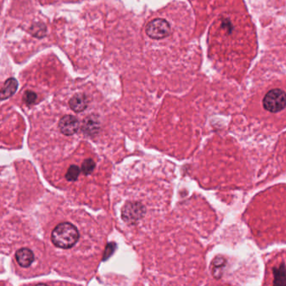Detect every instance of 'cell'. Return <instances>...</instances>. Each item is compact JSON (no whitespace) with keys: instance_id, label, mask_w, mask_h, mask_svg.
Instances as JSON below:
<instances>
[{"instance_id":"cell-3","label":"cell","mask_w":286,"mask_h":286,"mask_svg":"<svg viewBox=\"0 0 286 286\" xmlns=\"http://www.w3.org/2000/svg\"><path fill=\"white\" fill-rule=\"evenodd\" d=\"M147 36L154 40H161L170 34V26L163 19H155L148 24L145 29Z\"/></svg>"},{"instance_id":"cell-1","label":"cell","mask_w":286,"mask_h":286,"mask_svg":"<svg viewBox=\"0 0 286 286\" xmlns=\"http://www.w3.org/2000/svg\"><path fill=\"white\" fill-rule=\"evenodd\" d=\"M77 228L70 223H62L56 226L51 233V241L58 248L67 249L73 247L78 241Z\"/></svg>"},{"instance_id":"cell-4","label":"cell","mask_w":286,"mask_h":286,"mask_svg":"<svg viewBox=\"0 0 286 286\" xmlns=\"http://www.w3.org/2000/svg\"><path fill=\"white\" fill-rule=\"evenodd\" d=\"M145 209L139 203H128L122 210V218L127 223L134 224L143 218Z\"/></svg>"},{"instance_id":"cell-6","label":"cell","mask_w":286,"mask_h":286,"mask_svg":"<svg viewBox=\"0 0 286 286\" xmlns=\"http://www.w3.org/2000/svg\"><path fill=\"white\" fill-rule=\"evenodd\" d=\"M16 258L19 265L26 268L31 265V263H33L35 259L34 253L31 249L29 248H23L19 249L16 253Z\"/></svg>"},{"instance_id":"cell-11","label":"cell","mask_w":286,"mask_h":286,"mask_svg":"<svg viewBox=\"0 0 286 286\" xmlns=\"http://www.w3.org/2000/svg\"><path fill=\"white\" fill-rule=\"evenodd\" d=\"M95 168V163L91 159H86L81 165V170L85 175H89L93 171Z\"/></svg>"},{"instance_id":"cell-5","label":"cell","mask_w":286,"mask_h":286,"mask_svg":"<svg viewBox=\"0 0 286 286\" xmlns=\"http://www.w3.org/2000/svg\"><path fill=\"white\" fill-rule=\"evenodd\" d=\"M79 129L78 119L72 115L62 117L59 122V129L64 135L70 136L76 134Z\"/></svg>"},{"instance_id":"cell-8","label":"cell","mask_w":286,"mask_h":286,"mask_svg":"<svg viewBox=\"0 0 286 286\" xmlns=\"http://www.w3.org/2000/svg\"><path fill=\"white\" fill-rule=\"evenodd\" d=\"M18 81L16 78H9L7 81L4 84L2 90H1V99L6 100V99L13 96L16 93L17 89H18Z\"/></svg>"},{"instance_id":"cell-10","label":"cell","mask_w":286,"mask_h":286,"mask_svg":"<svg viewBox=\"0 0 286 286\" xmlns=\"http://www.w3.org/2000/svg\"><path fill=\"white\" fill-rule=\"evenodd\" d=\"M80 172H81V170H80V168L77 165H71L66 174V180H68V181L76 180V179L78 178L79 175H80Z\"/></svg>"},{"instance_id":"cell-2","label":"cell","mask_w":286,"mask_h":286,"mask_svg":"<svg viewBox=\"0 0 286 286\" xmlns=\"http://www.w3.org/2000/svg\"><path fill=\"white\" fill-rule=\"evenodd\" d=\"M263 108L273 114L281 112L286 107V93L282 89L275 88L268 91L263 99Z\"/></svg>"},{"instance_id":"cell-9","label":"cell","mask_w":286,"mask_h":286,"mask_svg":"<svg viewBox=\"0 0 286 286\" xmlns=\"http://www.w3.org/2000/svg\"><path fill=\"white\" fill-rule=\"evenodd\" d=\"M87 99L83 94H76L71 98L69 101V105L74 112L80 113L86 109L87 107Z\"/></svg>"},{"instance_id":"cell-7","label":"cell","mask_w":286,"mask_h":286,"mask_svg":"<svg viewBox=\"0 0 286 286\" xmlns=\"http://www.w3.org/2000/svg\"><path fill=\"white\" fill-rule=\"evenodd\" d=\"M273 284L286 285V263H279L273 268Z\"/></svg>"},{"instance_id":"cell-12","label":"cell","mask_w":286,"mask_h":286,"mask_svg":"<svg viewBox=\"0 0 286 286\" xmlns=\"http://www.w3.org/2000/svg\"><path fill=\"white\" fill-rule=\"evenodd\" d=\"M23 99L24 102H25L26 104L31 105V104L36 103V99H37V95H36L34 91H26L25 94H24Z\"/></svg>"}]
</instances>
